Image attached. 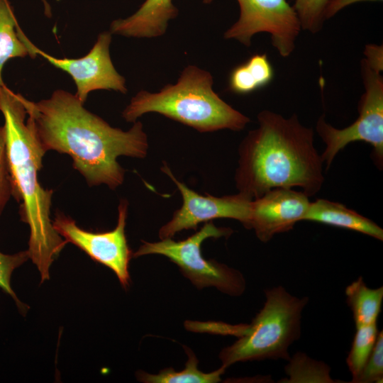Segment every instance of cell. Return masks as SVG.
Listing matches in <instances>:
<instances>
[{
    "label": "cell",
    "instance_id": "6da1fadb",
    "mask_svg": "<svg viewBox=\"0 0 383 383\" xmlns=\"http://www.w3.org/2000/svg\"><path fill=\"white\" fill-rule=\"evenodd\" d=\"M84 104L64 89H56L38 102L25 99L44 151L70 156L73 167L89 187L105 184L115 189L123 184L126 172L118 157L144 158L148 149L147 135L140 121L124 131L111 126Z\"/></svg>",
    "mask_w": 383,
    "mask_h": 383
},
{
    "label": "cell",
    "instance_id": "7a4b0ae2",
    "mask_svg": "<svg viewBox=\"0 0 383 383\" xmlns=\"http://www.w3.org/2000/svg\"><path fill=\"white\" fill-rule=\"evenodd\" d=\"M258 127L238 148L235 181L238 193L253 200L275 188H301L309 197L324 182L323 162L314 145V132L294 113L289 118L264 110Z\"/></svg>",
    "mask_w": 383,
    "mask_h": 383
},
{
    "label": "cell",
    "instance_id": "3957f363",
    "mask_svg": "<svg viewBox=\"0 0 383 383\" xmlns=\"http://www.w3.org/2000/svg\"><path fill=\"white\" fill-rule=\"evenodd\" d=\"M25 99L5 84L0 85V111L4 119L13 196L21 203V218L30 228L27 250L43 282L49 279L50 267L67 242L55 230L50 218L53 191L45 189L38 181L45 152L27 113Z\"/></svg>",
    "mask_w": 383,
    "mask_h": 383
},
{
    "label": "cell",
    "instance_id": "277c9868",
    "mask_svg": "<svg viewBox=\"0 0 383 383\" xmlns=\"http://www.w3.org/2000/svg\"><path fill=\"white\" fill-rule=\"evenodd\" d=\"M212 85L209 72L187 66L175 84H167L157 93H137L123 111L122 117L134 123L143 114L155 112L200 132L243 130L250 118L221 99Z\"/></svg>",
    "mask_w": 383,
    "mask_h": 383
},
{
    "label": "cell",
    "instance_id": "5b68a950",
    "mask_svg": "<svg viewBox=\"0 0 383 383\" xmlns=\"http://www.w3.org/2000/svg\"><path fill=\"white\" fill-rule=\"evenodd\" d=\"M265 301L245 332L219 354L226 369L239 362L284 360L289 348L301 333V314L307 296L297 297L282 286L265 290Z\"/></svg>",
    "mask_w": 383,
    "mask_h": 383
},
{
    "label": "cell",
    "instance_id": "8992f818",
    "mask_svg": "<svg viewBox=\"0 0 383 383\" xmlns=\"http://www.w3.org/2000/svg\"><path fill=\"white\" fill-rule=\"evenodd\" d=\"M383 60L365 56L361 61L365 92L358 103L359 116L350 126L339 129L319 117L316 131L326 145L321 155L326 170L337 154L349 143L362 141L372 148V159L379 170L383 167Z\"/></svg>",
    "mask_w": 383,
    "mask_h": 383
},
{
    "label": "cell",
    "instance_id": "52a82bcc",
    "mask_svg": "<svg viewBox=\"0 0 383 383\" xmlns=\"http://www.w3.org/2000/svg\"><path fill=\"white\" fill-rule=\"evenodd\" d=\"M233 231L228 228H218L211 221L185 240L174 241L171 238L159 242L143 241L133 254L137 257L147 255H161L176 264L185 277L199 289L215 287L231 296H240L245 289V281L238 270L215 260L204 258L201 244L209 238L228 237Z\"/></svg>",
    "mask_w": 383,
    "mask_h": 383
},
{
    "label": "cell",
    "instance_id": "ba28073f",
    "mask_svg": "<svg viewBox=\"0 0 383 383\" xmlns=\"http://www.w3.org/2000/svg\"><path fill=\"white\" fill-rule=\"evenodd\" d=\"M240 6L238 20L224 33L226 39H235L246 46L257 33H268L272 45L286 57L295 48L301 26L297 13L287 0H237Z\"/></svg>",
    "mask_w": 383,
    "mask_h": 383
},
{
    "label": "cell",
    "instance_id": "9c48e42d",
    "mask_svg": "<svg viewBox=\"0 0 383 383\" xmlns=\"http://www.w3.org/2000/svg\"><path fill=\"white\" fill-rule=\"evenodd\" d=\"M128 201L121 199L118 206L116 228L104 233H93L79 228L74 220L61 212L56 213L52 226L57 233L86 252L92 260L111 269L123 287L129 284V262L133 257L128 247L125 227Z\"/></svg>",
    "mask_w": 383,
    "mask_h": 383
},
{
    "label": "cell",
    "instance_id": "30bf717a",
    "mask_svg": "<svg viewBox=\"0 0 383 383\" xmlns=\"http://www.w3.org/2000/svg\"><path fill=\"white\" fill-rule=\"evenodd\" d=\"M162 170L175 183L182 194L183 203L176 210L172 219L159 231L160 238H171L183 230H196L202 222L215 218H227L240 221L248 228L252 200L240 193L224 196L201 195L178 181L167 164Z\"/></svg>",
    "mask_w": 383,
    "mask_h": 383
},
{
    "label": "cell",
    "instance_id": "8fae6325",
    "mask_svg": "<svg viewBox=\"0 0 383 383\" xmlns=\"http://www.w3.org/2000/svg\"><path fill=\"white\" fill-rule=\"evenodd\" d=\"M111 35L110 31L100 33L89 52L79 58H57L38 48L35 52L72 78L74 94L83 103L95 90H113L125 94L128 91L126 79L116 71L110 56Z\"/></svg>",
    "mask_w": 383,
    "mask_h": 383
},
{
    "label": "cell",
    "instance_id": "7c38bea8",
    "mask_svg": "<svg viewBox=\"0 0 383 383\" xmlns=\"http://www.w3.org/2000/svg\"><path fill=\"white\" fill-rule=\"evenodd\" d=\"M309 196L292 188H275L252 200L248 229L263 243L288 232L304 220L310 206Z\"/></svg>",
    "mask_w": 383,
    "mask_h": 383
},
{
    "label": "cell",
    "instance_id": "4fadbf2b",
    "mask_svg": "<svg viewBox=\"0 0 383 383\" xmlns=\"http://www.w3.org/2000/svg\"><path fill=\"white\" fill-rule=\"evenodd\" d=\"M177 14L172 0H145L129 17L113 21L109 31L128 38L159 37Z\"/></svg>",
    "mask_w": 383,
    "mask_h": 383
},
{
    "label": "cell",
    "instance_id": "5bb4252c",
    "mask_svg": "<svg viewBox=\"0 0 383 383\" xmlns=\"http://www.w3.org/2000/svg\"><path fill=\"white\" fill-rule=\"evenodd\" d=\"M303 221L345 228L383 240V229L373 221L341 203L325 199L311 202Z\"/></svg>",
    "mask_w": 383,
    "mask_h": 383
},
{
    "label": "cell",
    "instance_id": "9a60e30c",
    "mask_svg": "<svg viewBox=\"0 0 383 383\" xmlns=\"http://www.w3.org/2000/svg\"><path fill=\"white\" fill-rule=\"evenodd\" d=\"M36 48L19 26L9 0H0V85L5 84L2 72L6 63L16 57L35 58Z\"/></svg>",
    "mask_w": 383,
    "mask_h": 383
},
{
    "label": "cell",
    "instance_id": "2e32d148",
    "mask_svg": "<svg viewBox=\"0 0 383 383\" xmlns=\"http://www.w3.org/2000/svg\"><path fill=\"white\" fill-rule=\"evenodd\" d=\"M274 78V69L267 55L255 54L233 69L228 89L238 94H247L268 85Z\"/></svg>",
    "mask_w": 383,
    "mask_h": 383
},
{
    "label": "cell",
    "instance_id": "e0dca14e",
    "mask_svg": "<svg viewBox=\"0 0 383 383\" xmlns=\"http://www.w3.org/2000/svg\"><path fill=\"white\" fill-rule=\"evenodd\" d=\"M345 292L356 328L377 323L383 300V287L370 288L360 277L346 287Z\"/></svg>",
    "mask_w": 383,
    "mask_h": 383
},
{
    "label": "cell",
    "instance_id": "ac0fdd59",
    "mask_svg": "<svg viewBox=\"0 0 383 383\" xmlns=\"http://www.w3.org/2000/svg\"><path fill=\"white\" fill-rule=\"evenodd\" d=\"M184 348L188 360L182 370L177 372L172 368H165L157 374L139 371L138 379L145 383H216L221 380V376L226 370L224 367L204 373L198 369V360L194 353L187 348Z\"/></svg>",
    "mask_w": 383,
    "mask_h": 383
},
{
    "label": "cell",
    "instance_id": "d6986e66",
    "mask_svg": "<svg viewBox=\"0 0 383 383\" xmlns=\"http://www.w3.org/2000/svg\"><path fill=\"white\" fill-rule=\"evenodd\" d=\"M288 361L285 371L289 377L282 382H336L331 377L328 365L316 361L304 353H298Z\"/></svg>",
    "mask_w": 383,
    "mask_h": 383
},
{
    "label": "cell",
    "instance_id": "ffe728a7",
    "mask_svg": "<svg viewBox=\"0 0 383 383\" xmlns=\"http://www.w3.org/2000/svg\"><path fill=\"white\" fill-rule=\"evenodd\" d=\"M378 329L377 323L356 328L350 350L346 358L347 365L355 383L365 365L375 345Z\"/></svg>",
    "mask_w": 383,
    "mask_h": 383
},
{
    "label": "cell",
    "instance_id": "44dd1931",
    "mask_svg": "<svg viewBox=\"0 0 383 383\" xmlns=\"http://www.w3.org/2000/svg\"><path fill=\"white\" fill-rule=\"evenodd\" d=\"M328 0H295L293 8L297 13L302 30L319 32L326 21L325 9Z\"/></svg>",
    "mask_w": 383,
    "mask_h": 383
},
{
    "label": "cell",
    "instance_id": "7402d4cb",
    "mask_svg": "<svg viewBox=\"0 0 383 383\" xmlns=\"http://www.w3.org/2000/svg\"><path fill=\"white\" fill-rule=\"evenodd\" d=\"M28 250L15 254H4L0 252V288L15 301L18 307L25 309L11 286V278L13 271L29 259Z\"/></svg>",
    "mask_w": 383,
    "mask_h": 383
},
{
    "label": "cell",
    "instance_id": "603a6c76",
    "mask_svg": "<svg viewBox=\"0 0 383 383\" xmlns=\"http://www.w3.org/2000/svg\"><path fill=\"white\" fill-rule=\"evenodd\" d=\"M383 331L378 333L373 350L355 383L382 382Z\"/></svg>",
    "mask_w": 383,
    "mask_h": 383
},
{
    "label": "cell",
    "instance_id": "cb8c5ba5",
    "mask_svg": "<svg viewBox=\"0 0 383 383\" xmlns=\"http://www.w3.org/2000/svg\"><path fill=\"white\" fill-rule=\"evenodd\" d=\"M14 189L8 160L5 131L0 126V216L11 196Z\"/></svg>",
    "mask_w": 383,
    "mask_h": 383
},
{
    "label": "cell",
    "instance_id": "d4e9b609",
    "mask_svg": "<svg viewBox=\"0 0 383 383\" xmlns=\"http://www.w3.org/2000/svg\"><path fill=\"white\" fill-rule=\"evenodd\" d=\"M379 1L382 0H328L325 9V19H329L345 6L360 1Z\"/></svg>",
    "mask_w": 383,
    "mask_h": 383
},
{
    "label": "cell",
    "instance_id": "484cf974",
    "mask_svg": "<svg viewBox=\"0 0 383 383\" xmlns=\"http://www.w3.org/2000/svg\"><path fill=\"white\" fill-rule=\"evenodd\" d=\"M44 6V13L46 16L50 18L52 16L51 7L46 0H42Z\"/></svg>",
    "mask_w": 383,
    "mask_h": 383
},
{
    "label": "cell",
    "instance_id": "4316f807",
    "mask_svg": "<svg viewBox=\"0 0 383 383\" xmlns=\"http://www.w3.org/2000/svg\"><path fill=\"white\" fill-rule=\"evenodd\" d=\"M213 0H203L205 4H210Z\"/></svg>",
    "mask_w": 383,
    "mask_h": 383
}]
</instances>
